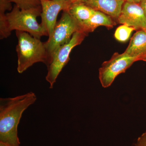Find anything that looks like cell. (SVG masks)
Wrapping results in <instances>:
<instances>
[{
	"label": "cell",
	"mask_w": 146,
	"mask_h": 146,
	"mask_svg": "<svg viewBox=\"0 0 146 146\" xmlns=\"http://www.w3.org/2000/svg\"><path fill=\"white\" fill-rule=\"evenodd\" d=\"M86 35L82 32H76L69 42L58 48L52 55L47 65L48 73L46 77V80L49 83L50 89H52L60 72L70 60L72 50L76 46L80 45Z\"/></svg>",
	"instance_id": "cell-4"
},
{
	"label": "cell",
	"mask_w": 146,
	"mask_h": 146,
	"mask_svg": "<svg viewBox=\"0 0 146 146\" xmlns=\"http://www.w3.org/2000/svg\"><path fill=\"white\" fill-rule=\"evenodd\" d=\"M134 30H135L132 27L122 25L116 29L114 35L115 39L120 42H125L128 39Z\"/></svg>",
	"instance_id": "cell-13"
},
{
	"label": "cell",
	"mask_w": 146,
	"mask_h": 146,
	"mask_svg": "<svg viewBox=\"0 0 146 146\" xmlns=\"http://www.w3.org/2000/svg\"><path fill=\"white\" fill-rule=\"evenodd\" d=\"M115 22L111 17L105 13L95 10L94 14L89 20L78 25L80 31L87 35L93 32L100 26H105L108 28L113 27Z\"/></svg>",
	"instance_id": "cell-10"
},
{
	"label": "cell",
	"mask_w": 146,
	"mask_h": 146,
	"mask_svg": "<svg viewBox=\"0 0 146 146\" xmlns=\"http://www.w3.org/2000/svg\"><path fill=\"white\" fill-rule=\"evenodd\" d=\"M68 11L79 25L89 20L95 10L86 4L81 3L72 5Z\"/></svg>",
	"instance_id": "cell-12"
},
{
	"label": "cell",
	"mask_w": 146,
	"mask_h": 146,
	"mask_svg": "<svg viewBox=\"0 0 146 146\" xmlns=\"http://www.w3.org/2000/svg\"><path fill=\"white\" fill-rule=\"evenodd\" d=\"M138 58L123 52H115L109 60L105 61L99 69V79L102 86L107 88L120 74L124 73Z\"/></svg>",
	"instance_id": "cell-6"
},
{
	"label": "cell",
	"mask_w": 146,
	"mask_h": 146,
	"mask_svg": "<svg viewBox=\"0 0 146 146\" xmlns=\"http://www.w3.org/2000/svg\"><path fill=\"white\" fill-rule=\"evenodd\" d=\"M36 100V96L32 92L0 99V143L9 146H20L18 125L24 111Z\"/></svg>",
	"instance_id": "cell-1"
},
{
	"label": "cell",
	"mask_w": 146,
	"mask_h": 146,
	"mask_svg": "<svg viewBox=\"0 0 146 146\" xmlns=\"http://www.w3.org/2000/svg\"><path fill=\"white\" fill-rule=\"evenodd\" d=\"M65 1H68L72 3V4H74L81 3H86L88 0H65Z\"/></svg>",
	"instance_id": "cell-17"
},
{
	"label": "cell",
	"mask_w": 146,
	"mask_h": 146,
	"mask_svg": "<svg viewBox=\"0 0 146 146\" xmlns=\"http://www.w3.org/2000/svg\"><path fill=\"white\" fill-rule=\"evenodd\" d=\"M0 146H9L3 143H0Z\"/></svg>",
	"instance_id": "cell-20"
},
{
	"label": "cell",
	"mask_w": 146,
	"mask_h": 146,
	"mask_svg": "<svg viewBox=\"0 0 146 146\" xmlns=\"http://www.w3.org/2000/svg\"><path fill=\"white\" fill-rule=\"evenodd\" d=\"M42 12L41 25L48 35H52L58 13L61 11H68L72 4L65 0H40Z\"/></svg>",
	"instance_id": "cell-7"
},
{
	"label": "cell",
	"mask_w": 146,
	"mask_h": 146,
	"mask_svg": "<svg viewBox=\"0 0 146 146\" xmlns=\"http://www.w3.org/2000/svg\"><path fill=\"white\" fill-rule=\"evenodd\" d=\"M125 52L128 55L137 58L139 60L146 57V31H138L131 39Z\"/></svg>",
	"instance_id": "cell-11"
},
{
	"label": "cell",
	"mask_w": 146,
	"mask_h": 146,
	"mask_svg": "<svg viewBox=\"0 0 146 146\" xmlns=\"http://www.w3.org/2000/svg\"><path fill=\"white\" fill-rule=\"evenodd\" d=\"M11 3L9 0H0V14H5L7 11L12 9Z\"/></svg>",
	"instance_id": "cell-15"
},
{
	"label": "cell",
	"mask_w": 146,
	"mask_h": 146,
	"mask_svg": "<svg viewBox=\"0 0 146 146\" xmlns=\"http://www.w3.org/2000/svg\"><path fill=\"white\" fill-rule=\"evenodd\" d=\"M125 0H88L86 4L95 10L118 19Z\"/></svg>",
	"instance_id": "cell-9"
},
{
	"label": "cell",
	"mask_w": 146,
	"mask_h": 146,
	"mask_svg": "<svg viewBox=\"0 0 146 146\" xmlns=\"http://www.w3.org/2000/svg\"><path fill=\"white\" fill-rule=\"evenodd\" d=\"M118 23L132 27L135 30L146 31V16L140 3L125 2Z\"/></svg>",
	"instance_id": "cell-8"
},
{
	"label": "cell",
	"mask_w": 146,
	"mask_h": 146,
	"mask_svg": "<svg viewBox=\"0 0 146 146\" xmlns=\"http://www.w3.org/2000/svg\"><path fill=\"white\" fill-rule=\"evenodd\" d=\"M142 0H125V2L130 3H140Z\"/></svg>",
	"instance_id": "cell-19"
},
{
	"label": "cell",
	"mask_w": 146,
	"mask_h": 146,
	"mask_svg": "<svg viewBox=\"0 0 146 146\" xmlns=\"http://www.w3.org/2000/svg\"><path fill=\"white\" fill-rule=\"evenodd\" d=\"M140 4L143 9L146 16V0H142L140 3Z\"/></svg>",
	"instance_id": "cell-18"
},
{
	"label": "cell",
	"mask_w": 146,
	"mask_h": 146,
	"mask_svg": "<svg viewBox=\"0 0 146 146\" xmlns=\"http://www.w3.org/2000/svg\"><path fill=\"white\" fill-rule=\"evenodd\" d=\"M41 12V6L27 9H21L15 5L10 12L5 14L9 31L25 32L39 39L44 36H48L46 30L36 21V18L40 16Z\"/></svg>",
	"instance_id": "cell-3"
},
{
	"label": "cell",
	"mask_w": 146,
	"mask_h": 146,
	"mask_svg": "<svg viewBox=\"0 0 146 146\" xmlns=\"http://www.w3.org/2000/svg\"><path fill=\"white\" fill-rule=\"evenodd\" d=\"M143 61H146V57L145 58H144L143 59Z\"/></svg>",
	"instance_id": "cell-21"
},
{
	"label": "cell",
	"mask_w": 146,
	"mask_h": 146,
	"mask_svg": "<svg viewBox=\"0 0 146 146\" xmlns=\"http://www.w3.org/2000/svg\"><path fill=\"white\" fill-rule=\"evenodd\" d=\"M78 31H80L79 28L76 21L68 11H63L60 19L56 23L52 35L44 42L49 59V63L55 52L69 42L74 33Z\"/></svg>",
	"instance_id": "cell-5"
},
{
	"label": "cell",
	"mask_w": 146,
	"mask_h": 146,
	"mask_svg": "<svg viewBox=\"0 0 146 146\" xmlns=\"http://www.w3.org/2000/svg\"><path fill=\"white\" fill-rule=\"evenodd\" d=\"M18 44L17 71L22 74L35 63L42 62L48 65L49 56L44 43L25 32L16 31Z\"/></svg>",
	"instance_id": "cell-2"
},
{
	"label": "cell",
	"mask_w": 146,
	"mask_h": 146,
	"mask_svg": "<svg viewBox=\"0 0 146 146\" xmlns=\"http://www.w3.org/2000/svg\"><path fill=\"white\" fill-rule=\"evenodd\" d=\"M21 9H27L41 6L40 0H9Z\"/></svg>",
	"instance_id": "cell-14"
},
{
	"label": "cell",
	"mask_w": 146,
	"mask_h": 146,
	"mask_svg": "<svg viewBox=\"0 0 146 146\" xmlns=\"http://www.w3.org/2000/svg\"><path fill=\"white\" fill-rule=\"evenodd\" d=\"M134 146H146V132L138 138Z\"/></svg>",
	"instance_id": "cell-16"
}]
</instances>
